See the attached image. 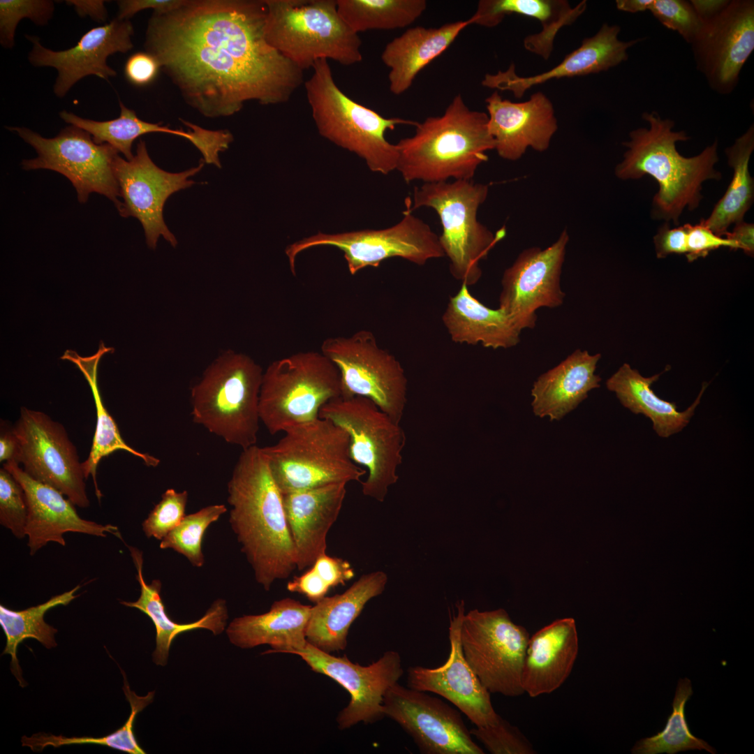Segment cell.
Masks as SVG:
<instances>
[{
    "label": "cell",
    "instance_id": "49",
    "mask_svg": "<svg viewBox=\"0 0 754 754\" xmlns=\"http://www.w3.org/2000/svg\"><path fill=\"white\" fill-rule=\"evenodd\" d=\"M187 501L186 491L167 489L142 524L145 535L158 540L165 537L185 516Z\"/></svg>",
    "mask_w": 754,
    "mask_h": 754
},
{
    "label": "cell",
    "instance_id": "15",
    "mask_svg": "<svg viewBox=\"0 0 754 754\" xmlns=\"http://www.w3.org/2000/svg\"><path fill=\"white\" fill-rule=\"evenodd\" d=\"M529 638L526 628L515 624L502 608L474 609L462 619L464 656L490 693L508 697L524 693L522 673Z\"/></svg>",
    "mask_w": 754,
    "mask_h": 754
},
{
    "label": "cell",
    "instance_id": "25",
    "mask_svg": "<svg viewBox=\"0 0 754 754\" xmlns=\"http://www.w3.org/2000/svg\"><path fill=\"white\" fill-rule=\"evenodd\" d=\"M3 467L22 485L28 509L26 534L31 555L50 542L66 545L64 535L68 532L98 537L111 533L121 538L119 528L82 519L74 504L56 489L30 477L16 461H7Z\"/></svg>",
    "mask_w": 754,
    "mask_h": 754
},
{
    "label": "cell",
    "instance_id": "9",
    "mask_svg": "<svg viewBox=\"0 0 754 754\" xmlns=\"http://www.w3.org/2000/svg\"><path fill=\"white\" fill-rule=\"evenodd\" d=\"M488 193L487 184L472 179L424 183L413 190L411 211L427 207L437 213L442 226L439 242L450 274L468 286L480 280V261L505 235L504 227L494 233L477 219Z\"/></svg>",
    "mask_w": 754,
    "mask_h": 754
},
{
    "label": "cell",
    "instance_id": "48",
    "mask_svg": "<svg viewBox=\"0 0 754 754\" xmlns=\"http://www.w3.org/2000/svg\"><path fill=\"white\" fill-rule=\"evenodd\" d=\"M485 748L492 754H533L531 742L520 730L501 716L494 725L475 726L470 730Z\"/></svg>",
    "mask_w": 754,
    "mask_h": 754
},
{
    "label": "cell",
    "instance_id": "13",
    "mask_svg": "<svg viewBox=\"0 0 754 754\" xmlns=\"http://www.w3.org/2000/svg\"><path fill=\"white\" fill-rule=\"evenodd\" d=\"M320 352L339 371L342 397L368 398L401 423L407 404L408 379L399 361L378 345L371 331L328 337L323 341Z\"/></svg>",
    "mask_w": 754,
    "mask_h": 754
},
{
    "label": "cell",
    "instance_id": "46",
    "mask_svg": "<svg viewBox=\"0 0 754 754\" xmlns=\"http://www.w3.org/2000/svg\"><path fill=\"white\" fill-rule=\"evenodd\" d=\"M54 10V2L49 0H1V45L6 49L14 46L16 27L22 19L44 26L52 18Z\"/></svg>",
    "mask_w": 754,
    "mask_h": 754
},
{
    "label": "cell",
    "instance_id": "14",
    "mask_svg": "<svg viewBox=\"0 0 754 754\" xmlns=\"http://www.w3.org/2000/svg\"><path fill=\"white\" fill-rule=\"evenodd\" d=\"M6 128L15 131L38 154L22 161L23 170L57 172L72 183L80 203H85L90 193H97L110 199L117 210L120 209L122 202L119 200V187L113 168L119 153L110 145L95 143L88 132L73 125L52 138L25 127Z\"/></svg>",
    "mask_w": 754,
    "mask_h": 754
},
{
    "label": "cell",
    "instance_id": "59",
    "mask_svg": "<svg viewBox=\"0 0 754 754\" xmlns=\"http://www.w3.org/2000/svg\"><path fill=\"white\" fill-rule=\"evenodd\" d=\"M653 0H616V6L619 10L636 13L649 10Z\"/></svg>",
    "mask_w": 754,
    "mask_h": 754
},
{
    "label": "cell",
    "instance_id": "58",
    "mask_svg": "<svg viewBox=\"0 0 754 754\" xmlns=\"http://www.w3.org/2000/svg\"><path fill=\"white\" fill-rule=\"evenodd\" d=\"M690 2L704 22L720 13L729 0H690Z\"/></svg>",
    "mask_w": 754,
    "mask_h": 754
},
{
    "label": "cell",
    "instance_id": "36",
    "mask_svg": "<svg viewBox=\"0 0 754 754\" xmlns=\"http://www.w3.org/2000/svg\"><path fill=\"white\" fill-rule=\"evenodd\" d=\"M661 374L644 377L624 363L606 381L607 388L616 394L621 404L635 414L651 420L658 436L668 438L679 433L689 423L708 383L702 385L695 401L684 411H679L675 403L660 399L651 388Z\"/></svg>",
    "mask_w": 754,
    "mask_h": 754
},
{
    "label": "cell",
    "instance_id": "33",
    "mask_svg": "<svg viewBox=\"0 0 754 754\" xmlns=\"http://www.w3.org/2000/svg\"><path fill=\"white\" fill-rule=\"evenodd\" d=\"M442 321L451 340L492 349L510 348L520 342L521 332L500 308L487 307L461 283L450 297Z\"/></svg>",
    "mask_w": 754,
    "mask_h": 754
},
{
    "label": "cell",
    "instance_id": "7",
    "mask_svg": "<svg viewBox=\"0 0 754 754\" xmlns=\"http://www.w3.org/2000/svg\"><path fill=\"white\" fill-rule=\"evenodd\" d=\"M268 44L303 71L320 59L360 62L362 41L343 20L337 0H264Z\"/></svg>",
    "mask_w": 754,
    "mask_h": 754
},
{
    "label": "cell",
    "instance_id": "31",
    "mask_svg": "<svg viewBox=\"0 0 754 754\" xmlns=\"http://www.w3.org/2000/svg\"><path fill=\"white\" fill-rule=\"evenodd\" d=\"M600 353L577 349L554 368L541 374L531 389L535 415L560 420L600 387L595 374Z\"/></svg>",
    "mask_w": 754,
    "mask_h": 754
},
{
    "label": "cell",
    "instance_id": "40",
    "mask_svg": "<svg viewBox=\"0 0 754 754\" xmlns=\"http://www.w3.org/2000/svg\"><path fill=\"white\" fill-rule=\"evenodd\" d=\"M119 103V116L111 120L100 121L84 119L66 110L61 111L59 116L66 123L88 132L95 143L110 145L119 153L124 154L128 161L134 156L132 152L133 142L142 135L163 133L179 135L187 140L191 136L188 131L173 129L161 125V123L147 122L140 119L134 110L128 108L121 101Z\"/></svg>",
    "mask_w": 754,
    "mask_h": 754
},
{
    "label": "cell",
    "instance_id": "21",
    "mask_svg": "<svg viewBox=\"0 0 754 754\" xmlns=\"http://www.w3.org/2000/svg\"><path fill=\"white\" fill-rule=\"evenodd\" d=\"M690 45L696 68L711 89L720 94L732 93L754 50V1L729 0L703 22Z\"/></svg>",
    "mask_w": 754,
    "mask_h": 754
},
{
    "label": "cell",
    "instance_id": "41",
    "mask_svg": "<svg viewBox=\"0 0 754 754\" xmlns=\"http://www.w3.org/2000/svg\"><path fill=\"white\" fill-rule=\"evenodd\" d=\"M337 4L339 14L356 34L409 26L427 5L425 0H337Z\"/></svg>",
    "mask_w": 754,
    "mask_h": 754
},
{
    "label": "cell",
    "instance_id": "3",
    "mask_svg": "<svg viewBox=\"0 0 754 754\" xmlns=\"http://www.w3.org/2000/svg\"><path fill=\"white\" fill-rule=\"evenodd\" d=\"M642 117L649 127L630 132V140L623 142L627 150L615 168V175L623 180L644 175L655 179L659 189L653 198L651 217L678 225L686 207L693 211L699 206L703 182L721 178L714 168L718 161V141L697 156L684 157L676 147V142L689 140L684 131H674V121L662 118L656 111L645 112Z\"/></svg>",
    "mask_w": 754,
    "mask_h": 754
},
{
    "label": "cell",
    "instance_id": "34",
    "mask_svg": "<svg viewBox=\"0 0 754 754\" xmlns=\"http://www.w3.org/2000/svg\"><path fill=\"white\" fill-rule=\"evenodd\" d=\"M586 1L571 7L566 0H481L469 18L471 24L486 27L498 25L507 15L517 14L538 20L542 30L526 36V50L548 59L554 38L564 26L573 23L586 10Z\"/></svg>",
    "mask_w": 754,
    "mask_h": 754
},
{
    "label": "cell",
    "instance_id": "20",
    "mask_svg": "<svg viewBox=\"0 0 754 754\" xmlns=\"http://www.w3.org/2000/svg\"><path fill=\"white\" fill-rule=\"evenodd\" d=\"M385 716L413 739L423 754H484L473 739L459 711L425 692L397 683L383 700Z\"/></svg>",
    "mask_w": 754,
    "mask_h": 754
},
{
    "label": "cell",
    "instance_id": "54",
    "mask_svg": "<svg viewBox=\"0 0 754 754\" xmlns=\"http://www.w3.org/2000/svg\"><path fill=\"white\" fill-rule=\"evenodd\" d=\"M184 1V0L118 1L117 17L121 20H128L137 13L146 9H152L154 13H165L178 8Z\"/></svg>",
    "mask_w": 754,
    "mask_h": 754
},
{
    "label": "cell",
    "instance_id": "43",
    "mask_svg": "<svg viewBox=\"0 0 754 754\" xmlns=\"http://www.w3.org/2000/svg\"><path fill=\"white\" fill-rule=\"evenodd\" d=\"M693 695L691 682L680 679L672 702V712L664 729L657 734L637 741L631 750L634 754H674L688 750H706L716 753L707 742L690 732L686 718V704Z\"/></svg>",
    "mask_w": 754,
    "mask_h": 754
},
{
    "label": "cell",
    "instance_id": "8",
    "mask_svg": "<svg viewBox=\"0 0 754 754\" xmlns=\"http://www.w3.org/2000/svg\"><path fill=\"white\" fill-rule=\"evenodd\" d=\"M284 433L276 443L261 448L282 494L360 482L367 473L350 459L348 433L330 420L319 417Z\"/></svg>",
    "mask_w": 754,
    "mask_h": 754
},
{
    "label": "cell",
    "instance_id": "52",
    "mask_svg": "<svg viewBox=\"0 0 754 754\" xmlns=\"http://www.w3.org/2000/svg\"><path fill=\"white\" fill-rule=\"evenodd\" d=\"M161 68L155 56L148 52H138L127 59L124 73L127 80L133 84L145 86L156 78Z\"/></svg>",
    "mask_w": 754,
    "mask_h": 754
},
{
    "label": "cell",
    "instance_id": "53",
    "mask_svg": "<svg viewBox=\"0 0 754 754\" xmlns=\"http://www.w3.org/2000/svg\"><path fill=\"white\" fill-rule=\"evenodd\" d=\"M687 231V223L674 228L668 222L661 226L653 237L657 258H663L672 253L686 254Z\"/></svg>",
    "mask_w": 754,
    "mask_h": 754
},
{
    "label": "cell",
    "instance_id": "38",
    "mask_svg": "<svg viewBox=\"0 0 754 754\" xmlns=\"http://www.w3.org/2000/svg\"><path fill=\"white\" fill-rule=\"evenodd\" d=\"M753 149V124L725 149L727 163L733 169L732 180L709 216L702 219L718 236H724L731 225L743 221L753 204L754 182L748 171V163Z\"/></svg>",
    "mask_w": 754,
    "mask_h": 754
},
{
    "label": "cell",
    "instance_id": "24",
    "mask_svg": "<svg viewBox=\"0 0 754 754\" xmlns=\"http://www.w3.org/2000/svg\"><path fill=\"white\" fill-rule=\"evenodd\" d=\"M488 128L498 155L508 161L520 159L528 148L544 152L558 129L554 105L542 92L515 103L497 91L485 99Z\"/></svg>",
    "mask_w": 754,
    "mask_h": 754
},
{
    "label": "cell",
    "instance_id": "29",
    "mask_svg": "<svg viewBox=\"0 0 754 754\" xmlns=\"http://www.w3.org/2000/svg\"><path fill=\"white\" fill-rule=\"evenodd\" d=\"M387 582L385 572L373 571L362 575L343 593L315 603L306 627L307 643L329 653L345 649L350 626L366 604L383 592Z\"/></svg>",
    "mask_w": 754,
    "mask_h": 754
},
{
    "label": "cell",
    "instance_id": "4",
    "mask_svg": "<svg viewBox=\"0 0 754 754\" xmlns=\"http://www.w3.org/2000/svg\"><path fill=\"white\" fill-rule=\"evenodd\" d=\"M488 115L471 110L460 94L441 116L417 122L415 134L397 145V170L406 183L471 180L495 149Z\"/></svg>",
    "mask_w": 754,
    "mask_h": 754
},
{
    "label": "cell",
    "instance_id": "28",
    "mask_svg": "<svg viewBox=\"0 0 754 754\" xmlns=\"http://www.w3.org/2000/svg\"><path fill=\"white\" fill-rule=\"evenodd\" d=\"M579 651L574 619H559L529 638L522 673L524 693L535 697L549 694L566 681Z\"/></svg>",
    "mask_w": 754,
    "mask_h": 754
},
{
    "label": "cell",
    "instance_id": "45",
    "mask_svg": "<svg viewBox=\"0 0 754 754\" xmlns=\"http://www.w3.org/2000/svg\"><path fill=\"white\" fill-rule=\"evenodd\" d=\"M355 576L354 569L346 559L326 554L320 556L309 569L288 582V591L304 596L316 603L333 587L344 585Z\"/></svg>",
    "mask_w": 754,
    "mask_h": 754
},
{
    "label": "cell",
    "instance_id": "17",
    "mask_svg": "<svg viewBox=\"0 0 754 754\" xmlns=\"http://www.w3.org/2000/svg\"><path fill=\"white\" fill-rule=\"evenodd\" d=\"M204 164L202 159L196 167L183 172L165 171L153 162L142 140L131 160L117 156L114 173L123 199L118 212L122 217H135L140 222L149 248L156 249L160 236L173 247L177 245L164 221L163 207L170 195L195 184L190 177L199 172Z\"/></svg>",
    "mask_w": 754,
    "mask_h": 754
},
{
    "label": "cell",
    "instance_id": "42",
    "mask_svg": "<svg viewBox=\"0 0 754 754\" xmlns=\"http://www.w3.org/2000/svg\"><path fill=\"white\" fill-rule=\"evenodd\" d=\"M124 677L123 690L130 704L131 713L126 723L114 732L103 737H71L54 735L39 732L31 737L23 736L21 739L22 746H27L34 752L42 751L47 746L58 748L71 744H98L105 746L129 754H145L134 734V722L138 714L151 704L154 697L155 691H150L145 696H139L131 690L125 672L121 670Z\"/></svg>",
    "mask_w": 754,
    "mask_h": 754
},
{
    "label": "cell",
    "instance_id": "12",
    "mask_svg": "<svg viewBox=\"0 0 754 754\" xmlns=\"http://www.w3.org/2000/svg\"><path fill=\"white\" fill-rule=\"evenodd\" d=\"M404 217L382 230H363L337 234L318 232L288 245L286 254L293 274L297 256L308 249L330 246L343 252L351 274L367 267H378L388 258L399 257L417 265L445 256L438 236L424 221L413 214L410 197L405 200Z\"/></svg>",
    "mask_w": 754,
    "mask_h": 754
},
{
    "label": "cell",
    "instance_id": "50",
    "mask_svg": "<svg viewBox=\"0 0 754 754\" xmlns=\"http://www.w3.org/2000/svg\"><path fill=\"white\" fill-rule=\"evenodd\" d=\"M649 10L660 24L677 31L690 44L697 37L703 26L690 1L653 0Z\"/></svg>",
    "mask_w": 754,
    "mask_h": 754
},
{
    "label": "cell",
    "instance_id": "23",
    "mask_svg": "<svg viewBox=\"0 0 754 754\" xmlns=\"http://www.w3.org/2000/svg\"><path fill=\"white\" fill-rule=\"evenodd\" d=\"M457 612L449 626L450 653L443 665L429 668L411 666L407 670L408 688L430 692L453 704L475 726L496 723L500 716L491 704L490 693L467 663L461 649L460 632L465 603L457 605Z\"/></svg>",
    "mask_w": 754,
    "mask_h": 754
},
{
    "label": "cell",
    "instance_id": "10",
    "mask_svg": "<svg viewBox=\"0 0 754 754\" xmlns=\"http://www.w3.org/2000/svg\"><path fill=\"white\" fill-rule=\"evenodd\" d=\"M341 396L339 371L320 351H300L271 362L263 371L260 421L274 435L319 418L322 406Z\"/></svg>",
    "mask_w": 754,
    "mask_h": 754
},
{
    "label": "cell",
    "instance_id": "51",
    "mask_svg": "<svg viewBox=\"0 0 754 754\" xmlns=\"http://www.w3.org/2000/svg\"><path fill=\"white\" fill-rule=\"evenodd\" d=\"M687 253L688 262L707 256L709 253L720 247H728L737 250L735 244L723 237L718 236L707 227L701 219L698 224L687 223Z\"/></svg>",
    "mask_w": 754,
    "mask_h": 754
},
{
    "label": "cell",
    "instance_id": "35",
    "mask_svg": "<svg viewBox=\"0 0 754 754\" xmlns=\"http://www.w3.org/2000/svg\"><path fill=\"white\" fill-rule=\"evenodd\" d=\"M128 547L136 568V579L140 586V595L134 602L121 600L120 603L138 609L153 622L156 628V648L152 653V659L156 665L165 666L167 664L170 646L175 638L181 633L196 629H207L217 635L224 630L228 614L226 602L223 599L215 600L205 615L195 621L179 623L172 621L167 614L161 598V582L159 579H154L149 584L145 582L142 572V552L133 546Z\"/></svg>",
    "mask_w": 754,
    "mask_h": 754
},
{
    "label": "cell",
    "instance_id": "39",
    "mask_svg": "<svg viewBox=\"0 0 754 754\" xmlns=\"http://www.w3.org/2000/svg\"><path fill=\"white\" fill-rule=\"evenodd\" d=\"M80 588V586L77 585L68 591L51 597L43 603L23 610H13L0 605V624L6 637L2 655L9 654L11 656L10 670L21 687L27 684L22 678L17 658L18 645L26 639L33 638L47 649L55 647L57 642L54 635L57 630L45 621V614L59 605H68L78 596L75 593Z\"/></svg>",
    "mask_w": 754,
    "mask_h": 754
},
{
    "label": "cell",
    "instance_id": "2",
    "mask_svg": "<svg viewBox=\"0 0 754 754\" xmlns=\"http://www.w3.org/2000/svg\"><path fill=\"white\" fill-rule=\"evenodd\" d=\"M229 522L253 571L269 591L296 568V553L286 519L283 494L261 448L242 450L228 483Z\"/></svg>",
    "mask_w": 754,
    "mask_h": 754
},
{
    "label": "cell",
    "instance_id": "18",
    "mask_svg": "<svg viewBox=\"0 0 754 754\" xmlns=\"http://www.w3.org/2000/svg\"><path fill=\"white\" fill-rule=\"evenodd\" d=\"M569 238L565 228L549 246L524 249L503 272L498 308L520 332L535 327L539 309L563 304L561 276Z\"/></svg>",
    "mask_w": 754,
    "mask_h": 754
},
{
    "label": "cell",
    "instance_id": "27",
    "mask_svg": "<svg viewBox=\"0 0 754 754\" xmlns=\"http://www.w3.org/2000/svg\"><path fill=\"white\" fill-rule=\"evenodd\" d=\"M346 482L283 494L288 526L296 553V568H309L326 553L327 535L346 494Z\"/></svg>",
    "mask_w": 754,
    "mask_h": 754
},
{
    "label": "cell",
    "instance_id": "32",
    "mask_svg": "<svg viewBox=\"0 0 754 754\" xmlns=\"http://www.w3.org/2000/svg\"><path fill=\"white\" fill-rule=\"evenodd\" d=\"M471 24L469 19L438 28L422 26L408 29L385 47L381 59L390 69L389 89L394 95L406 91L417 74L441 55L461 31Z\"/></svg>",
    "mask_w": 754,
    "mask_h": 754
},
{
    "label": "cell",
    "instance_id": "56",
    "mask_svg": "<svg viewBox=\"0 0 754 754\" xmlns=\"http://www.w3.org/2000/svg\"><path fill=\"white\" fill-rule=\"evenodd\" d=\"M19 445L13 431V426L8 422L1 420L0 431V461L17 462ZM18 463V462H17Z\"/></svg>",
    "mask_w": 754,
    "mask_h": 754
},
{
    "label": "cell",
    "instance_id": "55",
    "mask_svg": "<svg viewBox=\"0 0 754 754\" xmlns=\"http://www.w3.org/2000/svg\"><path fill=\"white\" fill-rule=\"evenodd\" d=\"M732 232H727L724 236L732 241L737 249H741L750 256L754 254V226L744 221L737 223Z\"/></svg>",
    "mask_w": 754,
    "mask_h": 754
},
{
    "label": "cell",
    "instance_id": "44",
    "mask_svg": "<svg viewBox=\"0 0 754 754\" xmlns=\"http://www.w3.org/2000/svg\"><path fill=\"white\" fill-rule=\"evenodd\" d=\"M227 511L223 504H214L185 515L181 522L160 542L162 549H171L184 556L192 566L205 563L202 542L207 528Z\"/></svg>",
    "mask_w": 754,
    "mask_h": 754
},
{
    "label": "cell",
    "instance_id": "11",
    "mask_svg": "<svg viewBox=\"0 0 754 754\" xmlns=\"http://www.w3.org/2000/svg\"><path fill=\"white\" fill-rule=\"evenodd\" d=\"M319 417L330 420L349 436V454L368 471L361 482L362 494L379 502L399 480L406 434L399 422L381 411L371 399L340 396L324 404Z\"/></svg>",
    "mask_w": 754,
    "mask_h": 754
},
{
    "label": "cell",
    "instance_id": "1",
    "mask_svg": "<svg viewBox=\"0 0 754 754\" xmlns=\"http://www.w3.org/2000/svg\"><path fill=\"white\" fill-rule=\"evenodd\" d=\"M265 1H185L153 13L145 49L186 102L207 117L232 115L244 104L284 103L303 71L266 40Z\"/></svg>",
    "mask_w": 754,
    "mask_h": 754
},
{
    "label": "cell",
    "instance_id": "19",
    "mask_svg": "<svg viewBox=\"0 0 754 754\" xmlns=\"http://www.w3.org/2000/svg\"><path fill=\"white\" fill-rule=\"evenodd\" d=\"M293 654L299 656L313 672L332 679L349 693V704L337 718L341 730L360 722L374 723L384 718L383 696L404 674L401 656L392 650L385 651L367 666L353 663L346 655L334 656L309 643Z\"/></svg>",
    "mask_w": 754,
    "mask_h": 754
},
{
    "label": "cell",
    "instance_id": "16",
    "mask_svg": "<svg viewBox=\"0 0 754 754\" xmlns=\"http://www.w3.org/2000/svg\"><path fill=\"white\" fill-rule=\"evenodd\" d=\"M17 462L33 479L49 485L80 508L89 506L76 448L64 426L45 413L22 407L13 425Z\"/></svg>",
    "mask_w": 754,
    "mask_h": 754
},
{
    "label": "cell",
    "instance_id": "30",
    "mask_svg": "<svg viewBox=\"0 0 754 754\" xmlns=\"http://www.w3.org/2000/svg\"><path fill=\"white\" fill-rule=\"evenodd\" d=\"M311 607L290 598H282L274 601L265 613L235 618L226 633L230 642L242 649L267 644L272 649L263 654L293 653L307 643L306 631Z\"/></svg>",
    "mask_w": 754,
    "mask_h": 754
},
{
    "label": "cell",
    "instance_id": "26",
    "mask_svg": "<svg viewBox=\"0 0 754 754\" xmlns=\"http://www.w3.org/2000/svg\"><path fill=\"white\" fill-rule=\"evenodd\" d=\"M619 26L603 24L598 32L583 39L579 47L568 53L552 69L532 76H519L512 64L505 71L486 74L482 85L501 91H510L516 98L551 80L584 76L606 71L628 60V50L644 38L624 41L619 38Z\"/></svg>",
    "mask_w": 754,
    "mask_h": 754
},
{
    "label": "cell",
    "instance_id": "47",
    "mask_svg": "<svg viewBox=\"0 0 754 754\" xmlns=\"http://www.w3.org/2000/svg\"><path fill=\"white\" fill-rule=\"evenodd\" d=\"M28 509L22 485L5 468L0 469V524L17 539L26 534Z\"/></svg>",
    "mask_w": 754,
    "mask_h": 754
},
{
    "label": "cell",
    "instance_id": "37",
    "mask_svg": "<svg viewBox=\"0 0 754 754\" xmlns=\"http://www.w3.org/2000/svg\"><path fill=\"white\" fill-rule=\"evenodd\" d=\"M113 350L101 343L98 350L91 356L81 357L73 350H67L60 357L74 363L84 375L91 388L96 411V424L91 450L87 459L82 463L85 479L93 478L95 494L98 501L103 494L96 480V471L100 461L114 452L122 450L141 459L148 466H157L160 460L149 454L142 453L128 445L122 438L119 428L105 408L98 385V366L101 357Z\"/></svg>",
    "mask_w": 754,
    "mask_h": 754
},
{
    "label": "cell",
    "instance_id": "6",
    "mask_svg": "<svg viewBox=\"0 0 754 754\" xmlns=\"http://www.w3.org/2000/svg\"><path fill=\"white\" fill-rule=\"evenodd\" d=\"M304 83L307 101L319 133L363 158L373 172L387 175L397 169V145L385 138L387 130L417 121L385 118L355 101L337 84L328 60L317 61Z\"/></svg>",
    "mask_w": 754,
    "mask_h": 754
},
{
    "label": "cell",
    "instance_id": "5",
    "mask_svg": "<svg viewBox=\"0 0 754 754\" xmlns=\"http://www.w3.org/2000/svg\"><path fill=\"white\" fill-rule=\"evenodd\" d=\"M263 375L249 355L225 351L191 388L193 421L242 450L256 445Z\"/></svg>",
    "mask_w": 754,
    "mask_h": 754
},
{
    "label": "cell",
    "instance_id": "22",
    "mask_svg": "<svg viewBox=\"0 0 754 754\" xmlns=\"http://www.w3.org/2000/svg\"><path fill=\"white\" fill-rule=\"evenodd\" d=\"M133 34L131 22L117 17L108 24L90 29L75 46L65 50H52L41 45L37 36H27L33 44L28 59L34 66L57 70L53 91L61 98L86 76L96 75L105 80L115 77L117 72L108 64L107 59L117 52L131 50Z\"/></svg>",
    "mask_w": 754,
    "mask_h": 754
},
{
    "label": "cell",
    "instance_id": "57",
    "mask_svg": "<svg viewBox=\"0 0 754 754\" xmlns=\"http://www.w3.org/2000/svg\"><path fill=\"white\" fill-rule=\"evenodd\" d=\"M66 2L67 4L73 6L80 17L89 16L92 20L98 22H105L108 17L105 1L68 0L66 1Z\"/></svg>",
    "mask_w": 754,
    "mask_h": 754
}]
</instances>
